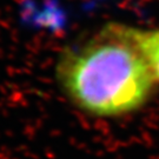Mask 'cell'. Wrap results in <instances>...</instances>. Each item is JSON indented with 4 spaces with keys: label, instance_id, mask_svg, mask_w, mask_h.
Returning a JSON list of instances; mask_svg holds the SVG:
<instances>
[{
    "label": "cell",
    "instance_id": "obj_1",
    "mask_svg": "<svg viewBox=\"0 0 159 159\" xmlns=\"http://www.w3.org/2000/svg\"><path fill=\"white\" fill-rule=\"evenodd\" d=\"M56 77L72 105L99 118L142 110L159 85L137 44L133 26L116 21L64 47Z\"/></svg>",
    "mask_w": 159,
    "mask_h": 159
},
{
    "label": "cell",
    "instance_id": "obj_2",
    "mask_svg": "<svg viewBox=\"0 0 159 159\" xmlns=\"http://www.w3.org/2000/svg\"><path fill=\"white\" fill-rule=\"evenodd\" d=\"M133 34L159 84V29L144 30L133 27Z\"/></svg>",
    "mask_w": 159,
    "mask_h": 159
}]
</instances>
